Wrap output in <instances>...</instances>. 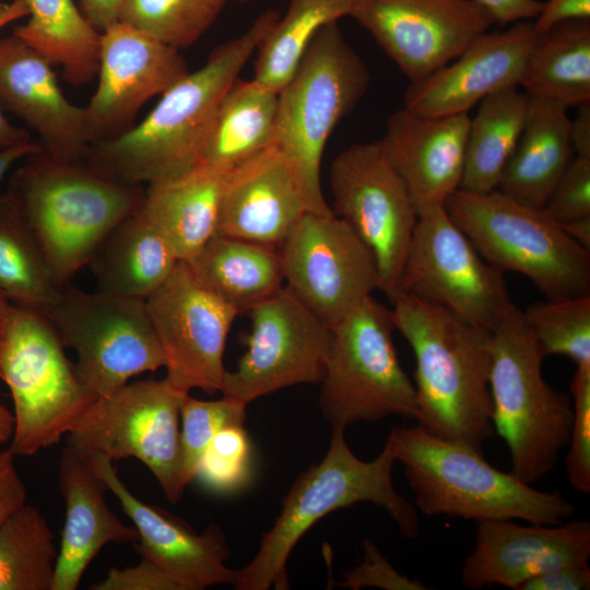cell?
Returning a JSON list of instances; mask_svg holds the SVG:
<instances>
[{"mask_svg":"<svg viewBox=\"0 0 590 590\" xmlns=\"http://www.w3.org/2000/svg\"><path fill=\"white\" fill-rule=\"evenodd\" d=\"M394 329L415 357L418 425L483 452L495 434L489 375L492 331L400 293L391 303Z\"/></svg>","mask_w":590,"mask_h":590,"instance_id":"2","label":"cell"},{"mask_svg":"<svg viewBox=\"0 0 590 590\" xmlns=\"http://www.w3.org/2000/svg\"><path fill=\"white\" fill-rule=\"evenodd\" d=\"M184 394L165 378L128 382L92 402L67 434V446L83 457L140 460L176 504L186 488L179 429Z\"/></svg>","mask_w":590,"mask_h":590,"instance_id":"12","label":"cell"},{"mask_svg":"<svg viewBox=\"0 0 590 590\" xmlns=\"http://www.w3.org/2000/svg\"><path fill=\"white\" fill-rule=\"evenodd\" d=\"M369 72L338 22L323 26L278 93L274 145L293 169L308 212L332 214L321 163L333 129L365 95Z\"/></svg>","mask_w":590,"mask_h":590,"instance_id":"6","label":"cell"},{"mask_svg":"<svg viewBox=\"0 0 590 590\" xmlns=\"http://www.w3.org/2000/svg\"><path fill=\"white\" fill-rule=\"evenodd\" d=\"M519 85L567 108L590 103V19L566 20L539 34Z\"/></svg>","mask_w":590,"mask_h":590,"instance_id":"32","label":"cell"},{"mask_svg":"<svg viewBox=\"0 0 590 590\" xmlns=\"http://www.w3.org/2000/svg\"><path fill=\"white\" fill-rule=\"evenodd\" d=\"M40 149V144L33 141L28 144L0 150V184L15 163Z\"/></svg>","mask_w":590,"mask_h":590,"instance_id":"53","label":"cell"},{"mask_svg":"<svg viewBox=\"0 0 590 590\" xmlns=\"http://www.w3.org/2000/svg\"><path fill=\"white\" fill-rule=\"evenodd\" d=\"M590 567L588 563L567 565L534 576L518 590H588Z\"/></svg>","mask_w":590,"mask_h":590,"instance_id":"47","label":"cell"},{"mask_svg":"<svg viewBox=\"0 0 590 590\" xmlns=\"http://www.w3.org/2000/svg\"><path fill=\"white\" fill-rule=\"evenodd\" d=\"M558 225L571 239L590 251V216Z\"/></svg>","mask_w":590,"mask_h":590,"instance_id":"54","label":"cell"},{"mask_svg":"<svg viewBox=\"0 0 590 590\" xmlns=\"http://www.w3.org/2000/svg\"><path fill=\"white\" fill-rule=\"evenodd\" d=\"M362 548V560L345 574L344 580L338 582V586L352 590L369 587L384 590L427 589L421 581L400 574L370 539L363 541Z\"/></svg>","mask_w":590,"mask_h":590,"instance_id":"44","label":"cell"},{"mask_svg":"<svg viewBox=\"0 0 590 590\" xmlns=\"http://www.w3.org/2000/svg\"><path fill=\"white\" fill-rule=\"evenodd\" d=\"M570 121V141L576 156L590 158V103L577 107Z\"/></svg>","mask_w":590,"mask_h":590,"instance_id":"51","label":"cell"},{"mask_svg":"<svg viewBox=\"0 0 590 590\" xmlns=\"http://www.w3.org/2000/svg\"><path fill=\"white\" fill-rule=\"evenodd\" d=\"M27 15L28 7L26 0H13L0 15V30Z\"/></svg>","mask_w":590,"mask_h":590,"instance_id":"55","label":"cell"},{"mask_svg":"<svg viewBox=\"0 0 590 590\" xmlns=\"http://www.w3.org/2000/svg\"><path fill=\"white\" fill-rule=\"evenodd\" d=\"M521 312L545 356L565 355L590 368V295L547 298Z\"/></svg>","mask_w":590,"mask_h":590,"instance_id":"39","label":"cell"},{"mask_svg":"<svg viewBox=\"0 0 590 590\" xmlns=\"http://www.w3.org/2000/svg\"><path fill=\"white\" fill-rule=\"evenodd\" d=\"M278 93L237 79L222 98L200 163L224 173L274 144Z\"/></svg>","mask_w":590,"mask_h":590,"instance_id":"31","label":"cell"},{"mask_svg":"<svg viewBox=\"0 0 590 590\" xmlns=\"http://www.w3.org/2000/svg\"><path fill=\"white\" fill-rule=\"evenodd\" d=\"M529 96L517 86L497 91L480 102L470 118L459 189L483 193L497 189L523 129Z\"/></svg>","mask_w":590,"mask_h":590,"instance_id":"34","label":"cell"},{"mask_svg":"<svg viewBox=\"0 0 590 590\" xmlns=\"http://www.w3.org/2000/svg\"><path fill=\"white\" fill-rule=\"evenodd\" d=\"M543 208L557 224L590 216V158L570 161Z\"/></svg>","mask_w":590,"mask_h":590,"instance_id":"43","label":"cell"},{"mask_svg":"<svg viewBox=\"0 0 590 590\" xmlns=\"http://www.w3.org/2000/svg\"><path fill=\"white\" fill-rule=\"evenodd\" d=\"M344 432L331 428L323 459L296 477L273 526L262 534L257 554L237 570L234 589H290L287 559L300 538L324 516L358 503L384 508L402 536L410 540L418 536V512L393 486L392 469L397 460L390 435L382 451L375 459L364 461L350 449Z\"/></svg>","mask_w":590,"mask_h":590,"instance_id":"4","label":"cell"},{"mask_svg":"<svg viewBox=\"0 0 590 590\" xmlns=\"http://www.w3.org/2000/svg\"><path fill=\"white\" fill-rule=\"evenodd\" d=\"M571 19H590V0H546L533 21L538 34L559 22Z\"/></svg>","mask_w":590,"mask_h":590,"instance_id":"48","label":"cell"},{"mask_svg":"<svg viewBox=\"0 0 590 590\" xmlns=\"http://www.w3.org/2000/svg\"><path fill=\"white\" fill-rule=\"evenodd\" d=\"M190 71L180 50L117 21L101 32L98 82L84 106L91 145L133 127L141 107Z\"/></svg>","mask_w":590,"mask_h":590,"instance_id":"19","label":"cell"},{"mask_svg":"<svg viewBox=\"0 0 590 590\" xmlns=\"http://www.w3.org/2000/svg\"><path fill=\"white\" fill-rule=\"evenodd\" d=\"M178 262L167 241L138 209L108 233L87 267L97 291L145 300Z\"/></svg>","mask_w":590,"mask_h":590,"instance_id":"29","label":"cell"},{"mask_svg":"<svg viewBox=\"0 0 590 590\" xmlns=\"http://www.w3.org/2000/svg\"><path fill=\"white\" fill-rule=\"evenodd\" d=\"M400 293L488 330L514 305L504 273L485 261L445 206L418 214Z\"/></svg>","mask_w":590,"mask_h":590,"instance_id":"13","label":"cell"},{"mask_svg":"<svg viewBox=\"0 0 590 590\" xmlns=\"http://www.w3.org/2000/svg\"><path fill=\"white\" fill-rule=\"evenodd\" d=\"M349 12L350 0H290L257 49L253 79L279 93L317 33Z\"/></svg>","mask_w":590,"mask_h":590,"instance_id":"36","label":"cell"},{"mask_svg":"<svg viewBox=\"0 0 590 590\" xmlns=\"http://www.w3.org/2000/svg\"><path fill=\"white\" fill-rule=\"evenodd\" d=\"M389 435L417 509L426 516L553 526L575 512V505L560 492L535 489L492 467L483 452L437 437L418 424L393 427Z\"/></svg>","mask_w":590,"mask_h":590,"instance_id":"5","label":"cell"},{"mask_svg":"<svg viewBox=\"0 0 590 590\" xmlns=\"http://www.w3.org/2000/svg\"><path fill=\"white\" fill-rule=\"evenodd\" d=\"M229 1H239V2H246V1H249V0H229Z\"/></svg>","mask_w":590,"mask_h":590,"instance_id":"59","label":"cell"},{"mask_svg":"<svg viewBox=\"0 0 590 590\" xmlns=\"http://www.w3.org/2000/svg\"><path fill=\"white\" fill-rule=\"evenodd\" d=\"M57 557L49 524L26 504L0 526V590H51Z\"/></svg>","mask_w":590,"mask_h":590,"instance_id":"37","label":"cell"},{"mask_svg":"<svg viewBox=\"0 0 590 590\" xmlns=\"http://www.w3.org/2000/svg\"><path fill=\"white\" fill-rule=\"evenodd\" d=\"M229 0H122L118 21L175 48L193 45Z\"/></svg>","mask_w":590,"mask_h":590,"instance_id":"38","label":"cell"},{"mask_svg":"<svg viewBox=\"0 0 590 590\" xmlns=\"http://www.w3.org/2000/svg\"><path fill=\"white\" fill-rule=\"evenodd\" d=\"M500 26L519 21H532L539 15L543 1L539 0H474Z\"/></svg>","mask_w":590,"mask_h":590,"instance_id":"49","label":"cell"},{"mask_svg":"<svg viewBox=\"0 0 590 590\" xmlns=\"http://www.w3.org/2000/svg\"><path fill=\"white\" fill-rule=\"evenodd\" d=\"M280 247L285 287L331 327L379 288L371 250L334 213L306 211Z\"/></svg>","mask_w":590,"mask_h":590,"instance_id":"16","label":"cell"},{"mask_svg":"<svg viewBox=\"0 0 590 590\" xmlns=\"http://www.w3.org/2000/svg\"><path fill=\"white\" fill-rule=\"evenodd\" d=\"M61 288L13 199L0 196V294L11 304L44 314Z\"/></svg>","mask_w":590,"mask_h":590,"instance_id":"35","label":"cell"},{"mask_svg":"<svg viewBox=\"0 0 590 590\" xmlns=\"http://www.w3.org/2000/svg\"><path fill=\"white\" fill-rule=\"evenodd\" d=\"M491 331L494 430L509 449L510 473L532 485L555 467L568 445L573 400L544 379L546 356L515 304Z\"/></svg>","mask_w":590,"mask_h":590,"instance_id":"7","label":"cell"},{"mask_svg":"<svg viewBox=\"0 0 590 590\" xmlns=\"http://www.w3.org/2000/svg\"><path fill=\"white\" fill-rule=\"evenodd\" d=\"M538 37L533 21L484 32L453 62L411 82L403 107L422 116L468 114L484 97L520 84Z\"/></svg>","mask_w":590,"mask_h":590,"instance_id":"21","label":"cell"},{"mask_svg":"<svg viewBox=\"0 0 590 590\" xmlns=\"http://www.w3.org/2000/svg\"><path fill=\"white\" fill-rule=\"evenodd\" d=\"M306 211L298 180L273 144L228 173L216 235L276 247Z\"/></svg>","mask_w":590,"mask_h":590,"instance_id":"25","label":"cell"},{"mask_svg":"<svg viewBox=\"0 0 590 590\" xmlns=\"http://www.w3.org/2000/svg\"><path fill=\"white\" fill-rule=\"evenodd\" d=\"M228 173L199 163L148 184L139 212L167 241L179 261L196 256L217 232Z\"/></svg>","mask_w":590,"mask_h":590,"instance_id":"27","label":"cell"},{"mask_svg":"<svg viewBox=\"0 0 590 590\" xmlns=\"http://www.w3.org/2000/svg\"><path fill=\"white\" fill-rule=\"evenodd\" d=\"M469 122L468 114L422 116L404 107L387 119L379 142L405 184L417 215L445 206L459 189Z\"/></svg>","mask_w":590,"mask_h":590,"instance_id":"24","label":"cell"},{"mask_svg":"<svg viewBox=\"0 0 590 590\" xmlns=\"http://www.w3.org/2000/svg\"><path fill=\"white\" fill-rule=\"evenodd\" d=\"M14 426L15 420L13 413L8 410L0 399V446L12 439Z\"/></svg>","mask_w":590,"mask_h":590,"instance_id":"56","label":"cell"},{"mask_svg":"<svg viewBox=\"0 0 590 590\" xmlns=\"http://www.w3.org/2000/svg\"><path fill=\"white\" fill-rule=\"evenodd\" d=\"M145 305L164 352L166 381L182 393L221 391L226 341L239 311L200 283L185 261Z\"/></svg>","mask_w":590,"mask_h":590,"instance_id":"17","label":"cell"},{"mask_svg":"<svg viewBox=\"0 0 590 590\" xmlns=\"http://www.w3.org/2000/svg\"><path fill=\"white\" fill-rule=\"evenodd\" d=\"M11 304L0 294V338L10 310Z\"/></svg>","mask_w":590,"mask_h":590,"instance_id":"57","label":"cell"},{"mask_svg":"<svg viewBox=\"0 0 590 590\" xmlns=\"http://www.w3.org/2000/svg\"><path fill=\"white\" fill-rule=\"evenodd\" d=\"M0 378L14 404L15 426L8 448L15 457L58 444L96 399L47 317L14 305L0 338Z\"/></svg>","mask_w":590,"mask_h":590,"instance_id":"9","label":"cell"},{"mask_svg":"<svg viewBox=\"0 0 590 590\" xmlns=\"http://www.w3.org/2000/svg\"><path fill=\"white\" fill-rule=\"evenodd\" d=\"M574 418L566 456L568 483L590 493V368H576L570 382Z\"/></svg>","mask_w":590,"mask_h":590,"instance_id":"42","label":"cell"},{"mask_svg":"<svg viewBox=\"0 0 590 590\" xmlns=\"http://www.w3.org/2000/svg\"><path fill=\"white\" fill-rule=\"evenodd\" d=\"M279 16L274 10L263 12L162 94L141 122L93 143L83 160L113 179L142 186L198 165L222 98Z\"/></svg>","mask_w":590,"mask_h":590,"instance_id":"1","label":"cell"},{"mask_svg":"<svg viewBox=\"0 0 590 590\" xmlns=\"http://www.w3.org/2000/svg\"><path fill=\"white\" fill-rule=\"evenodd\" d=\"M14 458L9 448L0 451V526L26 505V486Z\"/></svg>","mask_w":590,"mask_h":590,"instance_id":"46","label":"cell"},{"mask_svg":"<svg viewBox=\"0 0 590 590\" xmlns=\"http://www.w3.org/2000/svg\"><path fill=\"white\" fill-rule=\"evenodd\" d=\"M349 16L410 83L451 62L495 23L474 0H350Z\"/></svg>","mask_w":590,"mask_h":590,"instance_id":"18","label":"cell"},{"mask_svg":"<svg viewBox=\"0 0 590 590\" xmlns=\"http://www.w3.org/2000/svg\"><path fill=\"white\" fill-rule=\"evenodd\" d=\"M9 3H4L0 1V15L4 12Z\"/></svg>","mask_w":590,"mask_h":590,"instance_id":"58","label":"cell"},{"mask_svg":"<svg viewBox=\"0 0 590 590\" xmlns=\"http://www.w3.org/2000/svg\"><path fill=\"white\" fill-rule=\"evenodd\" d=\"M445 209L479 253L502 273L528 278L546 298L590 295V251L571 239L544 208L498 189H461Z\"/></svg>","mask_w":590,"mask_h":590,"instance_id":"8","label":"cell"},{"mask_svg":"<svg viewBox=\"0 0 590 590\" xmlns=\"http://www.w3.org/2000/svg\"><path fill=\"white\" fill-rule=\"evenodd\" d=\"M86 458L137 529L139 539L134 547L141 556L154 562L184 590L235 585L237 570L225 565L231 548L220 526L211 523L202 533L196 532L181 518L133 495L117 474L111 460L102 456Z\"/></svg>","mask_w":590,"mask_h":590,"instance_id":"20","label":"cell"},{"mask_svg":"<svg viewBox=\"0 0 590 590\" xmlns=\"http://www.w3.org/2000/svg\"><path fill=\"white\" fill-rule=\"evenodd\" d=\"M567 110L558 103L529 96L526 122L498 190L522 203L544 206L573 160Z\"/></svg>","mask_w":590,"mask_h":590,"instance_id":"28","label":"cell"},{"mask_svg":"<svg viewBox=\"0 0 590 590\" xmlns=\"http://www.w3.org/2000/svg\"><path fill=\"white\" fill-rule=\"evenodd\" d=\"M33 141L25 128L16 127L9 121L0 106V150L28 144Z\"/></svg>","mask_w":590,"mask_h":590,"instance_id":"52","label":"cell"},{"mask_svg":"<svg viewBox=\"0 0 590 590\" xmlns=\"http://www.w3.org/2000/svg\"><path fill=\"white\" fill-rule=\"evenodd\" d=\"M250 328L245 353L226 370L223 397L245 405L296 385H319L332 342V327L307 309L285 285L246 311Z\"/></svg>","mask_w":590,"mask_h":590,"instance_id":"15","label":"cell"},{"mask_svg":"<svg viewBox=\"0 0 590 590\" xmlns=\"http://www.w3.org/2000/svg\"><path fill=\"white\" fill-rule=\"evenodd\" d=\"M122 0H79V8L97 31L102 32L119 19Z\"/></svg>","mask_w":590,"mask_h":590,"instance_id":"50","label":"cell"},{"mask_svg":"<svg viewBox=\"0 0 590 590\" xmlns=\"http://www.w3.org/2000/svg\"><path fill=\"white\" fill-rule=\"evenodd\" d=\"M391 309L368 296L332 326L319 405L331 428L389 416L416 420L414 385L403 370Z\"/></svg>","mask_w":590,"mask_h":590,"instance_id":"10","label":"cell"},{"mask_svg":"<svg viewBox=\"0 0 590 590\" xmlns=\"http://www.w3.org/2000/svg\"><path fill=\"white\" fill-rule=\"evenodd\" d=\"M185 262L200 283L239 314L284 286L280 251L269 245L214 235Z\"/></svg>","mask_w":590,"mask_h":590,"instance_id":"30","label":"cell"},{"mask_svg":"<svg viewBox=\"0 0 590 590\" xmlns=\"http://www.w3.org/2000/svg\"><path fill=\"white\" fill-rule=\"evenodd\" d=\"M333 213L347 223L371 250L379 288L392 303L417 211L399 174L378 141L355 143L339 153L330 168Z\"/></svg>","mask_w":590,"mask_h":590,"instance_id":"14","label":"cell"},{"mask_svg":"<svg viewBox=\"0 0 590 590\" xmlns=\"http://www.w3.org/2000/svg\"><path fill=\"white\" fill-rule=\"evenodd\" d=\"M92 590H184L154 562L142 556L132 567L111 568L105 578L90 587Z\"/></svg>","mask_w":590,"mask_h":590,"instance_id":"45","label":"cell"},{"mask_svg":"<svg viewBox=\"0 0 590 590\" xmlns=\"http://www.w3.org/2000/svg\"><path fill=\"white\" fill-rule=\"evenodd\" d=\"M475 546L461 568L471 590L495 585L514 590L530 578L567 565L588 563L590 522L521 526L511 519L477 523Z\"/></svg>","mask_w":590,"mask_h":590,"instance_id":"22","label":"cell"},{"mask_svg":"<svg viewBox=\"0 0 590 590\" xmlns=\"http://www.w3.org/2000/svg\"><path fill=\"white\" fill-rule=\"evenodd\" d=\"M0 106L38 134L47 154L85 157L91 140L84 107L64 96L52 66L14 34L0 37Z\"/></svg>","mask_w":590,"mask_h":590,"instance_id":"23","label":"cell"},{"mask_svg":"<svg viewBox=\"0 0 590 590\" xmlns=\"http://www.w3.org/2000/svg\"><path fill=\"white\" fill-rule=\"evenodd\" d=\"M245 404L222 397L205 401L185 393L180 402V448L182 480L187 486L194 480L204 450L214 436L225 427L244 425Z\"/></svg>","mask_w":590,"mask_h":590,"instance_id":"40","label":"cell"},{"mask_svg":"<svg viewBox=\"0 0 590 590\" xmlns=\"http://www.w3.org/2000/svg\"><path fill=\"white\" fill-rule=\"evenodd\" d=\"M43 315L64 347L76 353V373L96 398L135 376L165 367V356L144 299L64 286Z\"/></svg>","mask_w":590,"mask_h":590,"instance_id":"11","label":"cell"},{"mask_svg":"<svg viewBox=\"0 0 590 590\" xmlns=\"http://www.w3.org/2000/svg\"><path fill=\"white\" fill-rule=\"evenodd\" d=\"M7 193L34 233L60 287L87 267L97 247L135 212L142 185L113 179L82 160L55 157L42 149L23 158Z\"/></svg>","mask_w":590,"mask_h":590,"instance_id":"3","label":"cell"},{"mask_svg":"<svg viewBox=\"0 0 590 590\" xmlns=\"http://www.w3.org/2000/svg\"><path fill=\"white\" fill-rule=\"evenodd\" d=\"M59 487L66 518L51 590H76L90 563L108 543L138 542L128 526L106 504L108 487L86 457L69 446L59 460Z\"/></svg>","mask_w":590,"mask_h":590,"instance_id":"26","label":"cell"},{"mask_svg":"<svg viewBox=\"0 0 590 590\" xmlns=\"http://www.w3.org/2000/svg\"><path fill=\"white\" fill-rule=\"evenodd\" d=\"M252 447L244 425L220 430L204 450L194 479L209 491L232 494L251 480Z\"/></svg>","mask_w":590,"mask_h":590,"instance_id":"41","label":"cell"},{"mask_svg":"<svg viewBox=\"0 0 590 590\" xmlns=\"http://www.w3.org/2000/svg\"><path fill=\"white\" fill-rule=\"evenodd\" d=\"M28 20L13 34L62 69L68 83H90L98 71L101 32L73 0H26Z\"/></svg>","mask_w":590,"mask_h":590,"instance_id":"33","label":"cell"}]
</instances>
